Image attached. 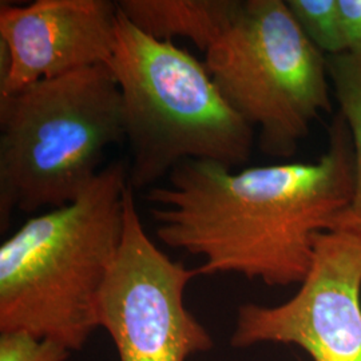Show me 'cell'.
Returning a JSON list of instances; mask_svg holds the SVG:
<instances>
[{
    "mask_svg": "<svg viewBox=\"0 0 361 361\" xmlns=\"http://www.w3.org/2000/svg\"><path fill=\"white\" fill-rule=\"evenodd\" d=\"M70 353L63 344L25 331L0 335V361H66Z\"/></svg>",
    "mask_w": 361,
    "mask_h": 361,
    "instance_id": "obj_12",
    "label": "cell"
},
{
    "mask_svg": "<svg viewBox=\"0 0 361 361\" xmlns=\"http://www.w3.org/2000/svg\"><path fill=\"white\" fill-rule=\"evenodd\" d=\"M195 276L197 269L173 261L145 232L129 183L122 240L98 310L119 361H186L213 348L207 328L183 302Z\"/></svg>",
    "mask_w": 361,
    "mask_h": 361,
    "instance_id": "obj_6",
    "label": "cell"
},
{
    "mask_svg": "<svg viewBox=\"0 0 361 361\" xmlns=\"http://www.w3.org/2000/svg\"><path fill=\"white\" fill-rule=\"evenodd\" d=\"M118 19V3L111 0L1 1L0 94L107 65L116 49Z\"/></svg>",
    "mask_w": 361,
    "mask_h": 361,
    "instance_id": "obj_8",
    "label": "cell"
},
{
    "mask_svg": "<svg viewBox=\"0 0 361 361\" xmlns=\"http://www.w3.org/2000/svg\"><path fill=\"white\" fill-rule=\"evenodd\" d=\"M107 66L121 91L134 190L152 189L188 159L231 169L249 161L255 129L226 104L205 63L190 52L143 34L119 11Z\"/></svg>",
    "mask_w": 361,
    "mask_h": 361,
    "instance_id": "obj_3",
    "label": "cell"
},
{
    "mask_svg": "<svg viewBox=\"0 0 361 361\" xmlns=\"http://www.w3.org/2000/svg\"><path fill=\"white\" fill-rule=\"evenodd\" d=\"M205 66L226 104L257 128L267 155L292 157L332 110L326 56L284 0H237Z\"/></svg>",
    "mask_w": 361,
    "mask_h": 361,
    "instance_id": "obj_5",
    "label": "cell"
},
{
    "mask_svg": "<svg viewBox=\"0 0 361 361\" xmlns=\"http://www.w3.org/2000/svg\"><path fill=\"white\" fill-rule=\"evenodd\" d=\"M297 23L325 56L345 54L338 0H286Z\"/></svg>",
    "mask_w": 361,
    "mask_h": 361,
    "instance_id": "obj_11",
    "label": "cell"
},
{
    "mask_svg": "<svg viewBox=\"0 0 361 361\" xmlns=\"http://www.w3.org/2000/svg\"><path fill=\"white\" fill-rule=\"evenodd\" d=\"M129 169L107 165L75 201L26 221L0 246V332L80 350L123 233Z\"/></svg>",
    "mask_w": 361,
    "mask_h": 361,
    "instance_id": "obj_2",
    "label": "cell"
},
{
    "mask_svg": "<svg viewBox=\"0 0 361 361\" xmlns=\"http://www.w3.org/2000/svg\"><path fill=\"white\" fill-rule=\"evenodd\" d=\"M326 67L338 111L350 131L355 153L353 195L332 231H344L361 238V54L326 56Z\"/></svg>",
    "mask_w": 361,
    "mask_h": 361,
    "instance_id": "obj_10",
    "label": "cell"
},
{
    "mask_svg": "<svg viewBox=\"0 0 361 361\" xmlns=\"http://www.w3.org/2000/svg\"><path fill=\"white\" fill-rule=\"evenodd\" d=\"M296 345L313 361H361V238L344 231L316 237L312 267L280 305L238 308L232 345Z\"/></svg>",
    "mask_w": 361,
    "mask_h": 361,
    "instance_id": "obj_7",
    "label": "cell"
},
{
    "mask_svg": "<svg viewBox=\"0 0 361 361\" xmlns=\"http://www.w3.org/2000/svg\"><path fill=\"white\" fill-rule=\"evenodd\" d=\"M345 47L349 54H361V0H338Z\"/></svg>",
    "mask_w": 361,
    "mask_h": 361,
    "instance_id": "obj_13",
    "label": "cell"
},
{
    "mask_svg": "<svg viewBox=\"0 0 361 361\" xmlns=\"http://www.w3.org/2000/svg\"><path fill=\"white\" fill-rule=\"evenodd\" d=\"M355 188L348 125L336 114L316 162L241 171L188 159L146 194L158 238L204 259L198 274L237 273L269 286L301 284L316 237L332 231Z\"/></svg>",
    "mask_w": 361,
    "mask_h": 361,
    "instance_id": "obj_1",
    "label": "cell"
},
{
    "mask_svg": "<svg viewBox=\"0 0 361 361\" xmlns=\"http://www.w3.org/2000/svg\"><path fill=\"white\" fill-rule=\"evenodd\" d=\"M119 11L143 34L190 39L207 52L228 26L237 0H119Z\"/></svg>",
    "mask_w": 361,
    "mask_h": 361,
    "instance_id": "obj_9",
    "label": "cell"
},
{
    "mask_svg": "<svg viewBox=\"0 0 361 361\" xmlns=\"http://www.w3.org/2000/svg\"><path fill=\"white\" fill-rule=\"evenodd\" d=\"M125 138L122 99L109 66L80 68L0 94V221L75 201L106 150Z\"/></svg>",
    "mask_w": 361,
    "mask_h": 361,
    "instance_id": "obj_4",
    "label": "cell"
}]
</instances>
